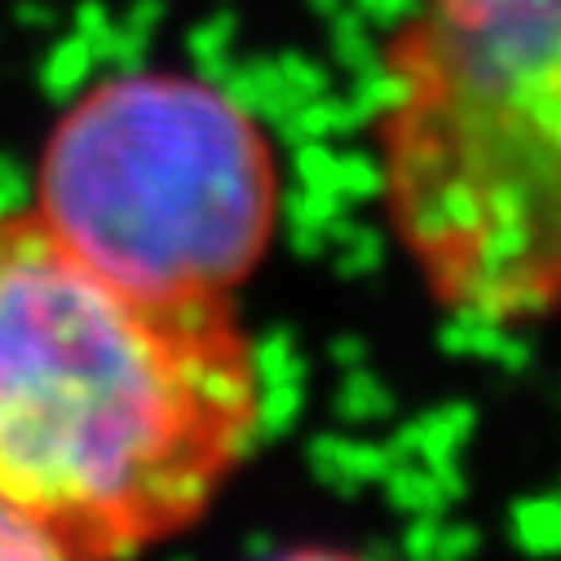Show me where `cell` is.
I'll use <instances>...</instances> for the list:
<instances>
[{
	"label": "cell",
	"mask_w": 561,
	"mask_h": 561,
	"mask_svg": "<svg viewBox=\"0 0 561 561\" xmlns=\"http://www.w3.org/2000/svg\"><path fill=\"white\" fill-rule=\"evenodd\" d=\"M265 438L230 301H137L41 217H0V491L89 561L195 522Z\"/></svg>",
	"instance_id": "1"
},
{
	"label": "cell",
	"mask_w": 561,
	"mask_h": 561,
	"mask_svg": "<svg viewBox=\"0 0 561 561\" xmlns=\"http://www.w3.org/2000/svg\"><path fill=\"white\" fill-rule=\"evenodd\" d=\"M371 169L430 297L473 323L561 310V0H411L371 84Z\"/></svg>",
	"instance_id": "2"
},
{
	"label": "cell",
	"mask_w": 561,
	"mask_h": 561,
	"mask_svg": "<svg viewBox=\"0 0 561 561\" xmlns=\"http://www.w3.org/2000/svg\"><path fill=\"white\" fill-rule=\"evenodd\" d=\"M41 226L137 301H230L270 252L284 191L256 111L182 71L80 93L36 173Z\"/></svg>",
	"instance_id": "3"
},
{
	"label": "cell",
	"mask_w": 561,
	"mask_h": 561,
	"mask_svg": "<svg viewBox=\"0 0 561 561\" xmlns=\"http://www.w3.org/2000/svg\"><path fill=\"white\" fill-rule=\"evenodd\" d=\"M0 561H80V552L54 522L0 491Z\"/></svg>",
	"instance_id": "4"
},
{
	"label": "cell",
	"mask_w": 561,
	"mask_h": 561,
	"mask_svg": "<svg viewBox=\"0 0 561 561\" xmlns=\"http://www.w3.org/2000/svg\"><path fill=\"white\" fill-rule=\"evenodd\" d=\"M517 530H522V543L530 548V552H552V548H561V535H552V530H561V504H526L522 513H517Z\"/></svg>",
	"instance_id": "5"
},
{
	"label": "cell",
	"mask_w": 561,
	"mask_h": 561,
	"mask_svg": "<svg viewBox=\"0 0 561 561\" xmlns=\"http://www.w3.org/2000/svg\"><path fill=\"white\" fill-rule=\"evenodd\" d=\"M270 561H358V557L341 552V548H297V552H278Z\"/></svg>",
	"instance_id": "6"
}]
</instances>
